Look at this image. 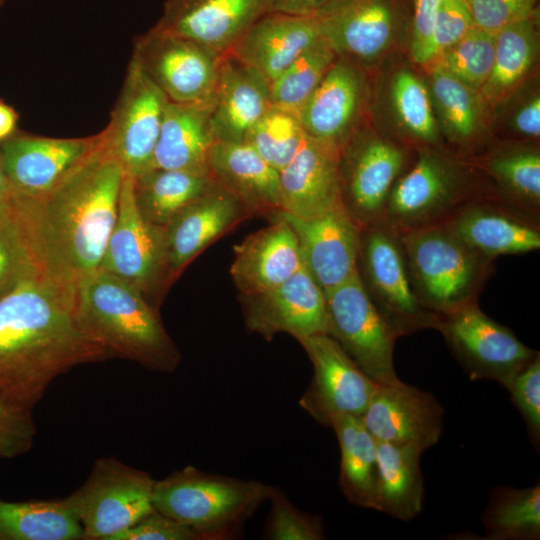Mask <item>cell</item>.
I'll return each mask as SVG.
<instances>
[{
    "instance_id": "6da1fadb",
    "label": "cell",
    "mask_w": 540,
    "mask_h": 540,
    "mask_svg": "<svg viewBox=\"0 0 540 540\" xmlns=\"http://www.w3.org/2000/svg\"><path fill=\"white\" fill-rule=\"evenodd\" d=\"M113 357L81 326L73 283L44 271L0 299V399L32 411L58 376Z\"/></svg>"
},
{
    "instance_id": "7a4b0ae2",
    "label": "cell",
    "mask_w": 540,
    "mask_h": 540,
    "mask_svg": "<svg viewBox=\"0 0 540 540\" xmlns=\"http://www.w3.org/2000/svg\"><path fill=\"white\" fill-rule=\"evenodd\" d=\"M125 175L102 138L48 193L28 197L15 192L52 274L75 284L99 269L117 219Z\"/></svg>"
},
{
    "instance_id": "3957f363",
    "label": "cell",
    "mask_w": 540,
    "mask_h": 540,
    "mask_svg": "<svg viewBox=\"0 0 540 540\" xmlns=\"http://www.w3.org/2000/svg\"><path fill=\"white\" fill-rule=\"evenodd\" d=\"M74 302L83 329L114 357L159 372L179 365L180 352L157 309L129 283L97 269L75 282Z\"/></svg>"
},
{
    "instance_id": "277c9868",
    "label": "cell",
    "mask_w": 540,
    "mask_h": 540,
    "mask_svg": "<svg viewBox=\"0 0 540 540\" xmlns=\"http://www.w3.org/2000/svg\"><path fill=\"white\" fill-rule=\"evenodd\" d=\"M413 291L420 304L442 315L478 297L493 261L468 247L445 223L399 233Z\"/></svg>"
},
{
    "instance_id": "5b68a950",
    "label": "cell",
    "mask_w": 540,
    "mask_h": 540,
    "mask_svg": "<svg viewBox=\"0 0 540 540\" xmlns=\"http://www.w3.org/2000/svg\"><path fill=\"white\" fill-rule=\"evenodd\" d=\"M272 486L187 466L156 480L153 507L181 522L202 539L232 536L269 499Z\"/></svg>"
},
{
    "instance_id": "8992f818",
    "label": "cell",
    "mask_w": 540,
    "mask_h": 540,
    "mask_svg": "<svg viewBox=\"0 0 540 540\" xmlns=\"http://www.w3.org/2000/svg\"><path fill=\"white\" fill-rule=\"evenodd\" d=\"M357 272L371 301L398 337L434 329L438 315L417 299L400 235L386 222L361 227Z\"/></svg>"
},
{
    "instance_id": "52a82bcc",
    "label": "cell",
    "mask_w": 540,
    "mask_h": 540,
    "mask_svg": "<svg viewBox=\"0 0 540 540\" xmlns=\"http://www.w3.org/2000/svg\"><path fill=\"white\" fill-rule=\"evenodd\" d=\"M155 481L115 458H100L84 484L64 500L81 523L85 540H113L154 510Z\"/></svg>"
},
{
    "instance_id": "ba28073f",
    "label": "cell",
    "mask_w": 540,
    "mask_h": 540,
    "mask_svg": "<svg viewBox=\"0 0 540 540\" xmlns=\"http://www.w3.org/2000/svg\"><path fill=\"white\" fill-rule=\"evenodd\" d=\"M473 194L465 171L442 154L422 149L414 164L395 182L388 198L385 219L396 232L445 222Z\"/></svg>"
},
{
    "instance_id": "9c48e42d",
    "label": "cell",
    "mask_w": 540,
    "mask_h": 540,
    "mask_svg": "<svg viewBox=\"0 0 540 540\" xmlns=\"http://www.w3.org/2000/svg\"><path fill=\"white\" fill-rule=\"evenodd\" d=\"M328 332L378 385L401 382L393 363L397 334L368 296L358 272L325 292Z\"/></svg>"
},
{
    "instance_id": "30bf717a",
    "label": "cell",
    "mask_w": 540,
    "mask_h": 540,
    "mask_svg": "<svg viewBox=\"0 0 540 540\" xmlns=\"http://www.w3.org/2000/svg\"><path fill=\"white\" fill-rule=\"evenodd\" d=\"M438 330L470 379H489L506 389L538 353L506 326L487 316L478 301L438 315Z\"/></svg>"
},
{
    "instance_id": "8fae6325",
    "label": "cell",
    "mask_w": 540,
    "mask_h": 540,
    "mask_svg": "<svg viewBox=\"0 0 540 540\" xmlns=\"http://www.w3.org/2000/svg\"><path fill=\"white\" fill-rule=\"evenodd\" d=\"M99 269L129 283L156 309L172 283L164 227L141 216L134 199L133 177L127 174L121 187L117 219Z\"/></svg>"
},
{
    "instance_id": "7c38bea8",
    "label": "cell",
    "mask_w": 540,
    "mask_h": 540,
    "mask_svg": "<svg viewBox=\"0 0 540 540\" xmlns=\"http://www.w3.org/2000/svg\"><path fill=\"white\" fill-rule=\"evenodd\" d=\"M222 55L153 26L135 38L132 59L169 101L210 105Z\"/></svg>"
},
{
    "instance_id": "4fadbf2b",
    "label": "cell",
    "mask_w": 540,
    "mask_h": 540,
    "mask_svg": "<svg viewBox=\"0 0 540 540\" xmlns=\"http://www.w3.org/2000/svg\"><path fill=\"white\" fill-rule=\"evenodd\" d=\"M167 101L131 58L110 121L102 130L105 149L125 174L136 177L151 169Z\"/></svg>"
},
{
    "instance_id": "5bb4252c",
    "label": "cell",
    "mask_w": 540,
    "mask_h": 540,
    "mask_svg": "<svg viewBox=\"0 0 540 540\" xmlns=\"http://www.w3.org/2000/svg\"><path fill=\"white\" fill-rule=\"evenodd\" d=\"M405 163L401 147L367 133L355 132L340 149L341 200L361 227L384 222L389 195Z\"/></svg>"
},
{
    "instance_id": "9a60e30c",
    "label": "cell",
    "mask_w": 540,
    "mask_h": 540,
    "mask_svg": "<svg viewBox=\"0 0 540 540\" xmlns=\"http://www.w3.org/2000/svg\"><path fill=\"white\" fill-rule=\"evenodd\" d=\"M312 365V380L299 404L324 426L340 416L360 417L365 412L378 384L367 376L342 347L328 334L297 340Z\"/></svg>"
},
{
    "instance_id": "2e32d148",
    "label": "cell",
    "mask_w": 540,
    "mask_h": 540,
    "mask_svg": "<svg viewBox=\"0 0 540 540\" xmlns=\"http://www.w3.org/2000/svg\"><path fill=\"white\" fill-rule=\"evenodd\" d=\"M287 222L294 231L303 265L325 292L357 272L361 226L342 202L310 218L282 210L270 214Z\"/></svg>"
},
{
    "instance_id": "e0dca14e",
    "label": "cell",
    "mask_w": 540,
    "mask_h": 540,
    "mask_svg": "<svg viewBox=\"0 0 540 540\" xmlns=\"http://www.w3.org/2000/svg\"><path fill=\"white\" fill-rule=\"evenodd\" d=\"M87 137L55 138L16 131L0 143L3 166L14 192L40 197L52 190L102 142Z\"/></svg>"
},
{
    "instance_id": "ac0fdd59",
    "label": "cell",
    "mask_w": 540,
    "mask_h": 540,
    "mask_svg": "<svg viewBox=\"0 0 540 540\" xmlns=\"http://www.w3.org/2000/svg\"><path fill=\"white\" fill-rule=\"evenodd\" d=\"M246 328L270 341L278 333L296 340L327 334L325 293L304 265L280 285L243 298Z\"/></svg>"
},
{
    "instance_id": "d6986e66",
    "label": "cell",
    "mask_w": 540,
    "mask_h": 540,
    "mask_svg": "<svg viewBox=\"0 0 540 540\" xmlns=\"http://www.w3.org/2000/svg\"><path fill=\"white\" fill-rule=\"evenodd\" d=\"M321 36L338 56L358 66L389 50L404 20L400 0H346L318 15Z\"/></svg>"
},
{
    "instance_id": "ffe728a7",
    "label": "cell",
    "mask_w": 540,
    "mask_h": 540,
    "mask_svg": "<svg viewBox=\"0 0 540 540\" xmlns=\"http://www.w3.org/2000/svg\"><path fill=\"white\" fill-rule=\"evenodd\" d=\"M443 408L435 397L404 382L378 385L361 420L377 442L434 446L442 433Z\"/></svg>"
},
{
    "instance_id": "44dd1931",
    "label": "cell",
    "mask_w": 540,
    "mask_h": 540,
    "mask_svg": "<svg viewBox=\"0 0 540 540\" xmlns=\"http://www.w3.org/2000/svg\"><path fill=\"white\" fill-rule=\"evenodd\" d=\"M540 220L498 199L478 197L458 208L445 222L468 247L494 260L540 248Z\"/></svg>"
},
{
    "instance_id": "7402d4cb",
    "label": "cell",
    "mask_w": 540,
    "mask_h": 540,
    "mask_svg": "<svg viewBox=\"0 0 540 540\" xmlns=\"http://www.w3.org/2000/svg\"><path fill=\"white\" fill-rule=\"evenodd\" d=\"M269 7L270 0H166L154 27L222 55Z\"/></svg>"
},
{
    "instance_id": "603a6c76",
    "label": "cell",
    "mask_w": 540,
    "mask_h": 540,
    "mask_svg": "<svg viewBox=\"0 0 540 540\" xmlns=\"http://www.w3.org/2000/svg\"><path fill=\"white\" fill-rule=\"evenodd\" d=\"M340 149L305 135L292 160L279 171L281 210L310 218L342 202Z\"/></svg>"
},
{
    "instance_id": "cb8c5ba5",
    "label": "cell",
    "mask_w": 540,
    "mask_h": 540,
    "mask_svg": "<svg viewBox=\"0 0 540 540\" xmlns=\"http://www.w3.org/2000/svg\"><path fill=\"white\" fill-rule=\"evenodd\" d=\"M364 96L360 67L338 56L298 113L305 133L341 149L356 132Z\"/></svg>"
},
{
    "instance_id": "d4e9b609",
    "label": "cell",
    "mask_w": 540,
    "mask_h": 540,
    "mask_svg": "<svg viewBox=\"0 0 540 540\" xmlns=\"http://www.w3.org/2000/svg\"><path fill=\"white\" fill-rule=\"evenodd\" d=\"M271 106L267 78L230 52L224 53L210 103V123L216 141H243Z\"/></svg>"
},
{
    "instance_id": "484cf974",
    "label": "cell",
    "mask_w": 540,
    "mask_h": 540,
    "mask_svg": "<svg viewBox=\"0 0 540 540\" xmlns=\"http://www.w3.org/2000/svg\"><path fill=\"white\" fill-rule=\"evenodd\" d=\"M271 222L233 248L230 274L243 298L275 288L303 265L291 226L275 217Z\"/></svg>"
},
{
    "instance_id": "4316f807",
    "label": "cell",
    "mask_w": 540,
    "mask_h": 540,
    "mask_svg": "<svg viewBox=\"0 0 540 540\" xmlns=\"http://www.w3.org/2000/svg\"><path fill=\"white\" fill-rule=\"evenodd\" d=\"M320 36L316 15L269 11L228 52L256 68L271 82Z\"/></svg>"
},
{
    "instance_id": "83f0119b",
    "label": "cell",
    "mask_w": 540,
    "mask_h": 540,
    "mask_svg": "<svg viewBox=\"0 0 540 540\" xmlns=\"http://www.w3.org/2000/svg\"><path fill=\"white\" fill-rule=\"evenodd\" d=\"M246 212L242 204L216 181L208 191L183 209L164 227L172 281Z\"/></svg>"
},
{
    "instance_id": "f1b7e54d",
    "label": "cell",
    "mask_w": 540,
    "mask_h": 540,
    "mask_svg": "<svg viewBox=\"0 0 540 540\" xmlns=\"http://www.w3.org/2000/svg\"><path fill=\"white\" fill-rule=\"evenodd\" d=\"M212 178L247 212L281 210L279 172L246 142L216 141L208 156Z\"/></svg>"
},
{
    "instance_id": "f546056e",
    "label": "cell",
    "mask_w": 540,
    "mask_h": 540,
    "mask_svg": "<svg viewBox=\"0 0 540 540\" xmlns=\"http://www.w3.org/2000/svg\"><path fill=\"white\" fill-rule=\"evenodd\" d=\"M216 142L210 105L167 101L151 169L208 171V156Z\"/></svg>"
},
{
    "instance_id": "4dcf8cb0",
    "label": "cell",
    "mask_w": 540,
    "mask_h": 540,
    "mask_svg": "<svg viewBox=\"0 0 540 540\" xmlns=\"http://www.w3.org/2000/svg\"><path fill=\"white\" fill-rule=\"evenodd\" d=\"M414 445L377 442L378 483L375 510L409 521L423 507L424 481Z\"/></svg>"
},
{
    "instance_id": "1f68e13d",
    "label": "cell",
    "mask_w": 540,
    "mask_h": 540,
    "mask_svg": "<svg viewBox=\"0 0 540 540\" xmlns=\"http://www.w3.org/2000/svg\"><path fill=\"white\" fill-rule=\"evenodd\" d=\"M214 183L209 172L150 169L133 177L134 199L147 222L166 227Z\"/></svg>"
},
{
    "instance_id": "d6a6232c",
    "label": "cell",
    "mask_w": 540,
    "mask_h": 540,
    "mask_svg": "<svg viewBox=\"0 0 540 540\" xmlns=\"http://www.w3.org/2000/svg\"><path fill=\"white\" fill-rule=\"evenodd\" d=\"M340 452V487L347 500L364 508H376L378 463L377 441L360 417L340 416L331 426Z\"/></svg>"
},
{
    "instance_id": "836d02e7",
    "label": "cell",
    "mask_w": 540,
    "mask_h": 540,
    "mask_svg": "<svg viewBox=\"0 0 540 540\" xmlns=\"http://www.w3.org/2000/svg\"><path fill=\"white\" fill-rule=\"evenodd\" d=\"M44 271L50 272L23 204L13 191L9 199L0 202V299L25 279Z\"/></svg>"
},
{
    "instance_id": "e575fe53",
    "label": "cell",
    "mask_w": 540,
    "mask_h": 540,
    "mask_svg": "<svg viewBox=\"0 0 540 540\" xmlns=\"http://www.w3.org/2000/svg\"><path fill=\"white\" fill-rule=\"evenodd\" d=\"M0 540H85L64 499L7 502L0 499Z\"/></svg>"
},
{
    "instance_id": "d590c367",
    "label": "cell",
    "mask_w": 540,
    "mask_h": 540,
    "mask_svg": "<svg viewBox=\"0 0 540 540\" xmlns=\"http://www.w3.org/2000/svg\"><path fill=\"white\" fill-rule=\"evenodd\" d=\"M537 48L536 14L496 32L493 67L479 91L483 98L495 103L508 95L532 67Z\"/></svg>"
},
{
    "instance_id": "8d00e7d4",
    "label": "cell",
    "mask_w": 540,
    "mask_h": 540,
    "mask_svg": "<svg viewBox=\"0 0 540 540\" xmlns=\"http://www.w3.org/2000/svg\"><path fill=\"white\" fill-rule=\"evenodd\" d=\"M498 185V200L535 217L540 216V154L531 148L500 149L485 160Z\"/></svg>"
},
{
    "instance_id": "74e56055",
    "label": "cell",
    "mask_w": 540,
    "mask_h": 540,
    "mask_svg": "<svg viewBox=\"0 0 540 540\" xmlns=\"http://www.w3.org/2000/svg\"><path fill=\"white\" fill-rule=\"evenodd\" d=\"M489 540H536L540 536V486L498 487L482 515Z\"/></svg>"
},
{
    "instance_id": "f35d334b",
    "label": "cell",
    "mask_w": 540,
    "mask_h": 540,
    "mask_svg": "<svg viewBox=\"0 0 540 540\" xmlns=\"http://www.w3.org/2000/svg\"><path fill=\"white\" fill-rule=\"evenodd\" d=\"M429 93L450 140L461 145L471 142L480 123L479 92L432 64Z\"/></svg>"
},
{
    "instance_id": "ab89813d",
    "label": "cell",
    "mask_w": 540,
    "mask_h": 540,
    "mask_svg": "<svg viewBox=\"0 0 540 540\" xmlns=\"http://www.w3.org/2000/svg\"><path fill=\"white\" fill-rule=\"evenodd\" d=\"M337 58L334 49L320 36L270 82L272 106L298 115Z\"/></svg>"
},
{
    "instance_id": "60d3db41",
    "label": "cell",
    "mask_w": 540,
    "mask_h": 540,
    "mask_svg": "<svg viewBox=\"0 0 540 540\" xmlns=\"http://www.w3.org/2000/svg\"><path fill=\"white\" fill-rule=\"evenodd\" d=\"M305 135L297 114L271 106L248 130L243 141L279 172L295 156Z\"/></svg>"
},
{
    "instance_id": "b9f144b4",
    "label": "cell",
    "mask_w": 540,
    "mask_h": 540,
    "mask_svg": "<svg viewBox=\"0 0 540 540\" xmlns=\"http://www.w3.org/2000/svg\"><path fill=\"white\" fill-rule=\"evenodd\" d=\"M495 55V33L470 28L432 63L479 92L488 79Z\"/></svg>"
},
{
    "instance_id": "7bdbcfd3",
    "label": "cell",
    "mask_w": 540,
    "mask_h": 540,
    "mask_svg": "<svg viewBox=\"0 0 540 540\" xmlns=\"http://www.w3.org/2000/svg\"><path fill=\"white\" fill-rule=\"evenodd\" d=\"M391 100L399 122L411 136L428 145L438 143V127L431 96L415 74L401 70L394 76Z\"/></svg>"
},
{
    "instance_id": "ee69618b",
    "label": "cell",
    "mask_w": 540,
    "mask_h": 540,
    "mask_svg": "<svg viewBox=\"0 0 540 540\" xmlns=\"http://www.w3.org/2000/svg\"><path fill=\"white\" fill-rule=\"evenodd\" d=\"M271 510L263 538L270 540H320L325 538L322 520L300 511L283 492L273 487L269 499Z\"/></svg>"
},
{
    "instance_id": "f6af8a7d",
    "label": "cell",
    "mask_w": 540,
    "mask_h": 540,
    "mask_svg": "<svg viewBox=\"0 0 540 540\" xmlns=\"http://www.w3.org/2000/svg\"><path fill=\"white\" fill-rule=\"evenodd\" d=\"M473 26L465 0H441L421 64L432 63Z\"/></svg>"
},
{
    "instance_id": "bcb514c9",
    "label": "cell",
    "mask_w": 540,
    "mask_h": 540,
    "mask_svg": "<svg viewBox=\"0 0 540 540\" xmlns=\"http://www.w3.org/2000/svg\"><path fill=\"white\" fill-rule=\"evenodd\" d=\"M507 390L535 447L540 441V353L514 377Z\"/></svg>"
},
{
    "instance_id": "7dc6e473",
    "label": "cell",
    "mask_w": 540,
    "mask_h": 540,
    "mask_svg": "<svg viewBox=\"0 0 540 540\" xmlns=\"http://www.w3.org/2000/svg\"><path fill=\"white\" fill-rule=\"evenodd\" d=\"M37 433L32 411L0 399V459L27 453Z\"/></svg>"
},
{
    "instance_id": "c3c4849f",
    "label": "cell",
    "mask_w": 540,
    "mask_h": 540,
    "mask_svg": "<svg viewBox=\"0 0 540 540\" xmlns=\"http://www.w3.org/2000/svg\"><path fill=\"white\" fill-rule=\"evenodd\" d=\"M538 0H465L474 26L496 33L536 14Z\"/></svg>"
},
{
    "instance_id": "681fc988",
    "label": "cell",
    "mask_w": 540,
    "mask_h": 540,
    "mask_svg": "<svg viewBox=\"0 0 540 540\" xmlns=\"http://www.w3.org/2000/svg\"><path fill=\"white\" fill-rule=\"evenodd\" d=\"M201 535L191 527L169 518L155 509L113 540H200Z\"/></svg>"
},
{
    "instance_id": "f907efd6",
    "label": "cell",
    "mask_w": 540,
    "mask_h": 540,
    "mask_svg": "<svg viewBox=\"0 0 540 540\" xmlns=\"http://www.w3.org/2000/svg\"><path fill=\"white\" fill-rule=\"evenodd\" d=\"M441 0H412L411 57L421 64Z\"/></svg>"
},
{
    "instance_id": "816d5d0a",
    "label": "cell",
    "mask_w": 540,
    "mask_h": 540,
    "mask_svg": "<svg viewBox=\"0 0 540 540\" xmlns=\"http://www.w3.org/2000/svg\"><path fill=\"white\" fill-rule=\"evenodd\" d=\"M514 130L525 137L536 138L540 135V98L533 96L516 112L513 118Z\"/></svg>"
},
{
    "instance_id": "f5cc1de1",
    "label": "cell",
    "mask_w": 540,
    "mask_h": 540,
    "mask_svg": "<svg viewBox=\"0 0 540 540\" xmlns=\"http://www.w3.org/2000/svg\"><path fill=\"white\" fill-rule=\"evenodd\" d=\"M318 0H270L269 11L285 14L315 15Z\"/></svg>"
},
{
    "instance_id": "db71d44e",
    "label": "cell",
    "mask_w": 540,
    "mask_h": 540,
    "mask_svg": "<svg viewBox=\"0 0 540 540\" xmlns=\"http://www.w3.org/2000/svg\"><path fill=\"white\" fill-rule=\"evenodd\" d=\"M19 115L16 110L0 100V143L11 137L18 129Z\"/></svg>"
},
{
    "instance_id": "11a10c76",
    "label": "cell",
    "mask_w": 540,
    "mask_h": 540,
    "mask_svg": "<svg viewBox=\"0 0 540 540\" xmlns=\"http://www.w3.org/2000/svg\"><path fill=\"white\" fill-rule=\"evenodd\" d=\"M12 193L13 189L6 175L0 153V202L9 199Z\"/></svg>"
},
{
    "instance_id": "9f6ffc18",
    "label": "cell",
    "mask_w": 540,
    "mask_h": 540,
    "mask_svg": "<svg viewBox=\"0 0 540 540\" xmlns=\"http://www.w3.org/2000/svg\"><path fill=\"white\" fill-rule=\"evenodd\" d=\"M346 0H318L315 15H321Z\"/></svg>"
},
{
    "instance_id": "6f0895ef",
    "label": "cell",
    "mask_w": 540,
    "mask_h": 540,
    "mask_svg": "<svg viewBox=\"0 0 540 540\" xmlns=\"http://www.w3.org/2000/svg\"><path fill=\"white\" fill-rule=\"evenodd\" d=\"M5 2V0H0V6Z\"/></svg>"
}]
</instances>
